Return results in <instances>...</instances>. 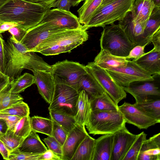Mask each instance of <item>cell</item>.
Instances as JSON below:
<instances>
[{
	"label": "cell",
	"mask_w": 160,
	"mask_h": 160,
	"mask_svg": "<svg viewBox=\"0 0 160 160\" xmlns=\"http://www.w3.org/2000/svg\"><path fill=\"white\" fill-rule=\"evenodd\" d=\"M9 89L0 92V111L23 101L21 95L11 93Z\"/></svg>",
	"instance_id": "e575fe53"
},
{
	"label": "cell",
	"mask_w": 160,
	"mask_h": 160,
	"mask_svg": "<svg viewBox=\"0 0 160 160\" xmlns=\"http://www.w3.org/2000/svg\"><path fill=\"white\" fill-rule=\"evenodd\" d=\"M155 6L160 7V0H152Z\"/></svg>",
	"instance_id": "680465c9"
},
{
	"label": "cell",
	"mask_w": 160,
	"mask_h": 160,
	"mask_svg": "<svg viewBox=\"0 0 160 160\" xmlns=\"http://www.w3.org/2000/svg\"><path fill=\"white\" fill-rule=\"evenodd\" d=\"M43 140L48 149L52 151L62 158V146L53 136H48L47 138L43 139Z\"/></svg>",
	"instance_id": "b9f144b4"
},
{
	"label": "cell",
	"mask_w": 160,
	"mask_h": 160,
	"mask_svg": "<svg viewBox=\"0 0 160 160\" xmlns=\"http://www.w3.org/2000/svg\"><path fill=\"white\" fill-rule=\"evenodd\" d=\"M137 136L130 132L126 126L114 133L111 160H123Z\"/></svg>",
	"instance_id": "2e32d148"
},
{
	"label": "cell",
	"mask_w": 160,
	"mask_h": 160,
	"mask_svg": "<svg viewBox=\"0 0 160 160\" xmlns=\"http://www.w3.org/2000/svg\"><path fill=\"white\" fill-rule=\"evenodd\" d=\"M2 22H2L1 21H0V26L2 23Z\"/></svg>",
	"instance_id": "94428289"
},
{
	"label": "cell",
	"mask_w": 160,
	"mask_h": 160,
	"mask_svg": "<svg viewBox=\"0 0 160 160\" xmlns=\"http://www.w3.org/2000/svg\"><path fill=\"white\" fill-rule=\"evenodd\" d=\"M88 135L85 126L77 124L69 132L62 146V160H71L80 144Z\"/></svg>",
	"instance_id": "e0dca14e"
},
{
	"label": "cell",
	"mask_w": 160,
	"mask_h": 160,
	"mask_svg": "<svg viewBox=\"0 0 160 160\" xmlns=\"http://www.w3.org/2000/svg\"><path fill=\"white\" fill-rule=\"evenodd\" d=\"M146 45H137L134 46L130 51L128 55L125 58L127 59H135L139 58L145 53L144 48Z\"/></svg>",
	"instance_id": "7bdbcfd3"
},
{
	"label": "cell",
	"mask_w": 160,
	"mask_h": 160,
	"mask_svg": "<svg viewBox=\"0 0 160 160\" xmlns=\"http://www.w3.org/2000/svg\"><path fill=\"white\" fill-rule=\"evenodd\" d=\"M155 6L152 0H135L130 12L133 21L146 23Z\"/></svg>",
	"instance_id": "603a6c76"
},
{
	"label": "cell",
	"mask_w": 160,
	"mask_h": 160,
	"mask_svg": "<svg viewBox=\"0 0 160 160\" xmlns=\"http://www.w3.org/2000/svg\"><path fill=\"white\" fill-rule=\"evenodd\" d=\"M95 139L89 135L80 144L71 160H92Z\"/></svg>",
	"instance_id": "f1b7e54d"
},
{
	"label": "cell",
	"mask_w": 160,
	"mask_h": 160,
	"mask_svg": "<svg viewBox=\"0 0 160 160\" xmlns=\"http://www.w3.org/2000/svg\"><path fill=\"white\" fill-rule=\"evenodd\" d=\"M4 40L0 34V64L1 71L3 73L5 67V55L3 48Z\"/></svg>",
	"instance_id": "681fc988"
},
{
	"label": "cell",
	"mask_w": 160,
	"mask_h": 160,
	"mask_svg": "<svg viewBox=\"0 0 160 160\" xmlns=\"http://www.w3.org/2000/svg\"><path fill=\"white\" fill-rule=\"evenodd\" d=\"M112 78L122 88L138 81H152V75L144 70L132 60H129L125 67L113 70H106Z\"/></svg>",
	"instance_id": "9c48e42d"
},
{
	"label": "cell",
	"mask_w": 160,
	"mask_h": 160,
	"mask_svg": "<svg viewBox=\"0 0 160 160\" xmlns=\"http://www.w3.org/2000/svg\"><path fill=\"white\" fill-rule=\"evenodd\" d=\"M9 128L6 121L0 118V137L4 135Z\"/></svg>",
	"instance_id": "11a10c76"
},
{
	"label": "cell",
	"mask_w": 160,
	"mask_h": 160,
	"mask_svg": "<svg viewBox=\"0 0 160 160\" xmlns=\"http://www.w3.org/2000/svg\"><path fill=\"white\" fill-rule=\"evenodd\" d=\"M0 153L3 158L8 160L10 152L8 149L3 142L0 140Z\"/></svg>",
	"instance_id": "f5cc1de1"
},
{
	"label": "cell",
	"mask_w": 160,
	"mask_h": 160,
	"mask_svg": "<svg viewBox=\"0 0 160 160\" xmlns=\"http://www.w3.org/2000/svg\"><path fill=\"white\" fill-rule=\"evenodd\" d=\"M32 3L38 4L42 5L49 9L51 8L53 3L56 0H23Z\"/></svg>",
	"instance_id": "816d5d0a"
},
{
	"label": "cell",
	"mask_w": 160,
	"mask_h": 160,
	"mask_svg": "<svg viewBox=\"0 0 160 160\" xmlns=\"http://www.w3.org/2000/svg\"><path fill=\"white\" fill-rule=\"evenodd\" d=\"M147 135L144 132L137 135L136 139L123 160H137L142 145L147 139Z\"/></svg>",
	"instance_id": "8d00e7d4"
},
{
	"label": "cell",
	"mask_w": 160,
	"mask_h": 160,
	"mask_svg": "<svg viewBox=\"0 0 160 160\" xmlns=\"http://www.w3.org/2000/svg\"><path fill=\"white\" fill-rule=\"evenodd\" d=\"M41 154L22 152L17 148L10 152L8 160H39Z\"/></svg>",
	"instance_id": "ab89813d"
},
{
	"label": "cell",
	"mask_w": 160,
	"mask_h": 160,
	"mask_svg": "<svg viewBox=\"0 0 160 160\" xmlns=\"http://www.w3.org/2000/svg\"><path fill=\"white\" fill-rule=\"evenodd\" d=\"M49 9L23 0H8L0 8V21L14 22L27 31L39 24Z\"/></svg>",
	"instance_id": "7a4b0ae2"
},
{
	"label": "cell",
	"mask_w": 160,
	"mask_h": 160,
	"mask_svg": "<svg viewBox=\"0 0 160 160\" xmlns=\"http://www.w3.org/2000/svg\"><path fill=\"white\" fill-rule=\"evenodd\" d=\"M8 0H0V8Z\"/></svg>",
	"instance_id": "91938a15"
},
{
	"label": "cell",
	"mask_w": 160,
	"mask_h": 160,
	"mask_svg": "<svg viewBox=\"0 0 160 160\" xmlns=\"http://www.w3.org/2000/svg\"><path fill=\"white\" fill-rule=\"evenodd\" d=\"M85 66L104 91L117 104L126 98L127 94L123 88L112 78L105 69L98 66L93 62L88 63Z\"/></svg>",
	"instance_id": "ba28073f"
},
{
	"label": "cell",
	"mask_w": 160,
	"mask_h": 160,
	"mask_svg": "<svg viewBox=\"0 0 160 160\" xmlns=\"http://www.w3.org/2000/svg\"><path fill=\"white\" fill-rule=\"evenodd\" d=\"M53 97L48 109L74 116L79 92L64 81L56 76Z\"/></svg>",
	"instance_id": "52a82bcc"
},
{
	"label": "cell",
	"mask_w": 160,
	"mask_h": 160,
	"mask_svg": "<svg viewBox=\"0 0 160 160\" xmlns=\"http://www.w3.org/2000/svg\"><path fill=\"white\" fill-rule=\"evenodd\" d=\"M17 26L16 23L12 22H4L0 26V34L8 31L11 28Z\"/></svg>",
	"instance_id": "db71d44e"
},
{
	"label": "cell",
	"mask_w": 160,
	"mask_h": 160,
	"mask_svg": "<svg viewBox=\"0 0 160 160\" xmlns=\"http://www.w3.org/2000/svg\"><path fill=\"white\" fill-rule=\"evenodd\" d=\"M39 160H62L61 156L49 149L40 155Z\"/></svg>",
	"instance_id": "7dc6e473"
},
{
	"label": "cell",
	"mask_w": 160,
	"mask_h": 160,
	"mask_svg": "<svg viewBox=\"0 0 160 160\" xmlns=\"http://www.w3.org/2000/svg\"><path fill=\"white\" fill-rule=\"evenodd\" d=\"M46 22L67 30L81 29L82 27L78 18L70 11L57 8L47 11L40 22Z\"/></svg>",
	"instance_id": "4fadbf2b"
},
{
	"label": "cell",
	"mask_w": 160,
	"mask_h": 160,
	"mask_svg": "<svg viewBox=\"0 0 160 160\" xmlns=\"http://www.w3.org/2000/svg\"><path fill=\"white\" fill-rule=\"evenodd\" d=\"M25 138L17 135L13 129L9 128L7 133L0 137V140L4 144L10 152L17 148Z\"/></svg>",
	"instance_id": "d590c367"
},
{
	"label": "cell",
	"mask_w": 160,
	"mask_h": 160,
	"mask_svg": "<svg viewBox=\"0 0 160 160\" xmlns=\"http://www.w3.org/2000/svg\"><path fill=\"white\" fill-rule=\"evenodd\" d=\"M30 117L25 116L17 122L13 129L14 133L17 136L25 138L32 131Z\"/></svg>",
	"instance_id": "f35d334b"
},
{
	"label": "cell",
	"mask_w": 160,
	"mask_h": 160,
	"mask_svg": "<svg viewBox=\"0 0 160 160\" xmlns=\"http://www.w3.org/2000/svg\"><path fill=\"white\" fill-rule=\"evenodd\" d=\"M5 67L3 73L11 80L19 76L24 69L32 71L39 70L51 72V66L45 62L35 52L28 51L12 36L3 42Z\"/></svg>",
	"instance_id": "6da1fadb"
},
{
	"label": "cell",
	"mask_w": 160,
	"mask_h": 160,
	"mask_svg": "<svg viewBox=\"0 0 160 160\" xmlns=\"http://www.w3.org/2000/svg\"><path fill=\"white\" fill-rule=\"evenodd\" d=\"M132 61L151 75H160V49L154 47L149 52Z\"/></svg>",
	"instance_id": "d6986e66"
},
{
	"label": "cell",
	"mask_w": 160,
	"mask_h": 160,
	"mask_svg": "<svg viewBox=\"0 0 160 160\" xmlns=\"http://www.w3.org/2000/svg\"><path fill=\"white\" fill-rule=\"evenodd\" d=\"M101 34V49L108 51L113 55L125 57L135 46L119 24H112L105 26Z\"/></svg>",
	"instance_id": "8992f818"
},
{
	"label": "cell",
	"mask_w": 160,
	"mask_h": 160,
	"mask_svg": "<svg viewBox=\"0 0 160 160\" xmlns=\"http://www.w3.org/2000/svg\"><path fill=\"white\" fill-rule=\"evenodd\" d=\"M160 28V7L155 6L146 23L144 30L145 36L152 38L155 32Z\"/></svg>",
	"instance_id": "836d02e7"
},
{
	"label": "cell",
	"mask_w": 160,
	"mask_h": 160,
	"mask_svg": "<svg viewBox=\"0 0 160 160\" xmlns=\"http://www.w3.org/2000/svg\"><path fill=\"white\" fill-rule=\"evenodd\" d=\"M87 30L82 28L66 30L54 34L38 45L32 52L45 56L69 52L88 39Z\"/></svg>",
	"instance_id": "3957f363"
},
{
	"label": "cell",
	"mask_w": 160,
	"mask_h": 160,
	"mask_svg": "<svg viewBox=\"0 0 160 160\" xmlns=\"http://www.w3.org/2000/svg\"><path fill=\"white\" fill-rule=\"evenodd\" d=\"M0 70L1 71V66H0Z\"/></svg>",
	"instance_id": "6125c7cd"
},
{
	"label": "cell",
	"mask_w": 160,
	"mask_h": 160,
	"mask_svg": "<svg viewBox=\"0 0 160 160\" xmlns=\"http://www.w3.org/2000/svg\"><path fill=\"white\" fill-rule=\"evenodd\" d=\"M137 160H160V133L143 142Z\"/></svg>",
	"instance_id": "7402d4cb"
},
{
	"label": "cell",
	"mask_w": 160,
	"mask_h": 160,
	"mask_svg": "<svg viewBox=\"0 0 160 160\" xmlns=\"http://www.w3.org/2000/svg\"><path fill=\"white\" fill-rule=\"evenodd\" d=\"M21 118L28 116L30 109L28 104L22 101L0 111Z\"/></svg>",
	"instance_id": "74e56055"
},
{
	"label": "cell",
	"mask_w": 160,
	"mask_h": 160,
	"mask_svg": "<svg viewBox=\"0 0 160 160\" xmlns=\"http://www.w3.org/2000/svg\"><path fill=\"white\" fill-rule=\"evenodd\" d=\"M154 76L153 80L136 81L123 88L134 98L136 102L160 98V83L156 81Z\"/></svg>",
	"instance_id": "7c38bea8"
},
{
	"label": "cell",
	"mask_w": 160,
	"mask_h": 160,
	"mask_svg": "<svg viewBox=\"0 0 160 160\" xmlns=\"http://www.w3.org/2000/svg\"><path fill=\"white\" fill-rule=\"evenodd\" d=\"M91 111L90 98L83 90L79 92L74 117L77 124L85 126Z\"/></svg>",
	"instance_id": "cb8c5ba5"
},
{
	"label": "cell",
	"mask_w": 160,
	"mask_h": 160,
	"mask_svg": "<svg viewBox=\"0 0 160 160\" xmlns=\"http://www.w3.org/2000/svg\"><path fill=\"white\" fill-rule=\"evenodd\" d=\"M102 135L95 139L92 160H111L113 134Z\"/></svg>",
	"instance_id": "44dd1931"
},
{
	"label": "cell",
	"mask_w": 160,
	"mask_h": 160,
	"mask_svg": "<svg viewBox=\"0 0 160 160\" xmlns=\"http://www.w3.org/2000/svg\"><path fill=\"white\" fill-rule=\"evenodd\" d=\"M87 72L85 66L67 60L58 62L52 65L51 71L53 76L64 81L77 90L79 79Z\"/></svg>",
	"instance_id": "30bf717a"
},
{
	"label": "cell",
	"mask_w": 160,
	"mask_h": 160,
	"mask_svg": "<svg viewBox=\"0 0 160 160\" xmlns=\"http://www.w3.org/2000/svg\"><path fill=\"white\" fill-rule=\"evenodd\" d=\"M49 111L51 118L56 122L68 132L77 124L73 116L58 111L53 110Z\"/></svg>",
	"instance_id": "d6a6232c"
},
{
	"label": "cell",
	"mask_w": 160,
	"mask_h": 160,
	"mask_svg": "<svg viewBox=\"0 0 160 160\" xmlns=\"http://www.w3.org/2000/svg\"><path fill=\"white\" fill-rule=\"evenodd\" d=\"M146 24L134 21L130 12L119 21L118 23L135 46H146L151 42V39L146 37L144 33Z\"/></svg>",
	"instance_id": "5bb4252c"
},
{
	"label": "cell",
	"mask_w": 160,
	"mask_h": 160,
	"mask_svg": "<svg viewBox=\"0 0 160 160\" xmlns=\"http://www.w3.org/2000/svg\"><path fill=\"white\" fill-rule=\"evenodd\" d=\"M151 41L154 48L160 49V28L158 29L153 34Z\"/></svg>",
	"instance_id": "f907efd6"
},
{
	"label": "cell",
	"mask_w": 160,
	"mask_h": 160,
	"mask_svg": "<svg viewBox=\"0 0 160 160\" xmlns=\"http://www.w3.org/2000/svg\"><path fill=\"white\" fill-rule=\"evenodd\" d=\"M135 0H114L105 5L100 6L89 23L82 25V28L87 30L92 27H102L113 24L122 19L131 11Z\"/></svg>",
	"instance_id": "277c9868"
},
{
	"label": "cell",
	"mask_w": 160,
	"mask_h": 160,
	"mask_svg": "<svg viewBox=\"0 0 160 160\" xmlns=\"http://www.w3.org/2000/svg\"><path fill=\"white\" fill-rule=\"evenodd\" d=\"M77 90L79 92L81 90L84 91L90 98L98 96L104 92L88 71L79 79Z\"/></svg>",
	"instance_id": "484cf974"
},
{
	"label": "cell",
	"mask_w": 160,
	"mask_h": 160,
	"mask_svg": "<svg viewBox=\"0 0 160 160\" xmlns=\"http://www.w3.org/2000/svg\"><path fill=\"white\" fill-rule=\"evenodd\" d=\"M35 83L34 75L25 72L10 81L9 91L12 93L19 94Z\"/></svg>",
	"instance_id": "4dcf8cb0"
},
{
	"label": "cell",
	"mask_w": 160,
	"mask_h": 160,
	"mask_svg": "<svg viewBox=\"0 0 160 160\" xmlns=\"http://www.w3.org/2000/svg\"><path fill=\"white\" fill-rule=\"evenodd\" d=\"M123 117L118 111H91L85 125L90 134H114L126 126Z\"/></svg>",
	"instance_id": "5b68a950"
},
{
	"label": "cell",
	"mask_w": 160,
	"mask_h": 160,
	"mask_svg": "<svg viewBox=\"0 0 160 160\" xmlns=\"http://www.w3.org/2000/svg\"><path fill=\"white\" fill-rule=\"evenodd\" d=\"M103 0H85L82 5L79 9L78 19L82 25H86L100 6Z\"/></svg>",
	"instance_id": "83f0119b"
},
{
	"label": "cell",
	"mask_w": 160,
	"mask_h": 160,
	"mask_svg": "<svg viewBox=\"0 0 160 160\" xmlns=\"http://www.w3.org/2000/svg\"><path fill=\"white\" fill-rule=\"evenodd\" d=\"M65 29L50 23L40 22L28 29L20 42L29 51H32L39 44L51 35Z\"/></svg>",
	"instance_id": "8fae6325"
},
{
	"label": "cell",
	"mask_w": 160,
	"mask_h": 160,
	"mask_svg": "<svg viewBox=\"0 0 160 160\" xmlns=\"http://www.w3.org/2000/svg\"><path fill=\"white\" fill-rule=\"evenodd\" d=\"M39 93L46 102L50 104L55 89V80L51 72L39 70L32 71Z\"/></svg>",
	"instance_id": "ac0fdd59"
},
{
	"label": "cell",
	"mask_w": 160,
	"mask_h": 160,
	"mask_svg": "<svg viewBox=\"0 0 160 160\" xmlns=\"http://www.w3.org/2000/svg\"><path fill=\"white\" fill-rule=\"evenodd\" d=\"M8 31L12 36L19 42L22 40L27 32L18 26L11 28Z\"/></svg>",
	"instance_id": "f6af8a7d"
},
{
	"label": "cell",
	"mask_w": 160,
	"mask_h": 160,
	"mask_svg": "<svg viewBox=\"0 0 160 160\" xmlns=\"http://www.w3.org/2000/svg\"><path fill=\"white\" fill-rule=\"evenodd\" d=\"M10 81L9 77L0 70V92L10 88Z\"/></svg>",
	"instance_id": "c3c4849f"
},
{
	"label": "cell",
	"mask_w": 160,
	"mask_h": 160,
	"mask_svg": "<svg viewBox=\"0 0 160 160\" xmlns=\"http://www.w3.org/2000/svg\"><path fill=\"white\" fill-rule=\"evenodd\" d=\"M0 118L6 121L9 128L13 129L17 122L21 118L9 114L0 112Z\"/></svg>",
	"instance_id": "ee69618b"
},
{
	"label": "cell",
	"mask_w": 160,
	"mask_h": 160,
	"mask_svg": "<svg viewBox=\"0 0 160 160\" xmlns=\"http://www.w3.org/2000/svg\"><path fill=\"white\" fill-rule=\"evenodd\" d=\"M118 111L126 123L132 124L140 129H147L159 122L136 107L133 104L124 102L118 106Z\"/></svg>",
	"instance_id": "9a60e30c"
},
{
	"label": "cell",
	"mask_w": 160,
	"mask_h": 160,
	"mask_svg": "<svg viewBox=\"0 0 160 160\" xmlns=\"http://www.w3.org/2000/svg\"><path fill=\"white\" fill-rule=\"evenodd\" d=\"M32 130L48 136H52V119L42 117L34 116L30 117Z\"/></svg>",
	"instance_id": "1f68e13d"
},
{
	"label": "cell",
	"mask_w": 160,
	"mask_h": 160,
	"mask_svg": "<svg viewBox=\"0 0 160 160\" xmlns=\"http://www.w3.org/2000/svg\"><path fill=\"white\" fill-rule=\"evenodd\" d=\"M129 61L125 57L113 55L108 51L101 49L93 62L106 70H113L125 66Z\"/></svg>",
	"instance_id": "ffe728a7"
},
{
	"label": "cell",
	"mask_w": 160,
	"mask_h": 160,
	"mask_svg": "<svg viewBox=\"0 0 160 160\" xmlns=\"http://www.w3.org/2000/svg\"><path fill=\"white\" fill-rule=\"evenodd\" d=\"M20 152L34 154H42L48 149L36 132L32 131L17 148Z\"/></svg>",
	"instance_id": "d4e9b609"
},
{
	"label": "cell",
	"mask_w": 160,
	"mask_h": 160,
	"mask_svg": "<svg viewBox=\"0 0 160 160\" xmlns=\"http://www.w3.org/2000/svg\"><path fill=\"white\" fill-rule=\"evenodd\" d=\"M133 105L144 113L160 122V98L135 102Z\"/></svg>",
	"instance_id": "f546056e"
},
{
	"label": "cell",
	"mask_w": 160,
	"mask_h": 160,
	"mask_svg": "<svg viewBox=\"0 0 160 160\" xmlns=\"http://www.w3.org/2000/svg\"><path fill=\"white\" fill-rule=\"evenodd\" d=\"M52 119V136L62 146L68 132L56 122Z\"/></svg>",
	"instance_id": "60d3db41"
},
{
	"label": "cell",
	"mask_w": 160,
	"mask_h": 160,
	"mask_svg": "<svg viewBox=\"0 0 160 160\" xmlns=\"http://www.w3.org/2000/svg\"><path fill=\"white\" fill-rule=\"evenodd\" d=\"M72 6H77L81 2L85 0H69Z\"/></svg>",
	"instance_id": "9f6ffc18"
},
{
	"label": "cell",
	"mask_w": 160,
	"mask_h": 160,
	"mask_svg": "<svg viewBox=\"0 0 160 160\" xmlns=\"http://www.w3.org/2000/svg\"><path fill=\"white\" fill-rule=\"evenodd\" d=\"M114 0H103L100 6L105 5Z\"/></svg>",
	"instance_id": "6f0895ef"
},
{
	"label": "cell",
	"mask_w": 160,
	"mask_h": 160,
	"mask_svg": "<svg viewBox=\"0 0 160 160\" xmlns=\"http://www.w3.org/2000/svg\"><path fill=\"white\" fill-rule=\"evenodd\" d=\"M92 111H118V106L105 92L90 98Z\"/></svg>",
	"instance_id": "4316f807"
},
{
	"label": "cell",
	"mask_w": 160,
	"mask_h": 160,
	"mask_svg": "<svg viewBox=\"0 0 160 160\" xmlns=\"http://www.w3.org/2000/svg\"><path fill=\"white\" fill-rule=\"evenodd\" d=\"M72 6L69 0H56L52 5L51 7L69 11Z\"/></svg>",
	"instance_id": "bcb514c9"
}]
</instances>
